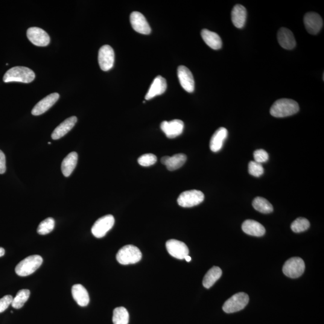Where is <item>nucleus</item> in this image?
Instances as JSON below:
<instances>
[{
    "label": "nucleus",
    "instance_id": "obj_20",
    "mask_svg": "<svg viewBox=\"0 0 324 324\" xmlns=\"http://www.w3.org/2000/svg\"><path fill=\"white\" fill-rule=\"evenodd\" d=\"M77 122V116H73L61 122L52 132L51 135L52 139L57 140L62 138L72 129Z\"/></svg>",
    "mask_w": 324,
    "mask_h": 324
},
{
    "label": "nucleus",
    "instance_id": "obj_5",
    "mask_svg": "<svg viewBox=\"0 0 324 324\" xmlns=\"http://www.w3.org/2000/svg\"><path fill=\"white\" fill-rule=\"evenodd\" d=\"M249 302V296L244 293H238L226 301L223 306V310L227 314L243 310Z\"/></svg>",
    "mask_w": 324,
    "mask_h": 324
},
{
    "label": "nucleus",
    "instance_id": "obj_2",
    "mask_svg": "<svg viewBox=\"0 0 324 324\" xmlns=\"http://www.w3.org/2000/svg\"><path fill=\"white\" fill-rule=\"evenodd\" d=\"M34 72L31 69L26 67H14L5 73L3 81L4 83L10 82H20L23 83H30L34 80Z\"/></svg>",
    "mask_w": 324,
    "mask_h": 324
},
{
    "label": "nucleus",
    "instance_id": "obj_30",
    "mask_svg": "<svg viewBox=\"0 0 324 324\" xmlns=\"http://www.w3.org/2000/svg\"><path fill=\"white\" fill-rule=\"evenodd\" d=\"M30 291L28 290H21L18 291L15 297L13 299L11 306L14 309H19L24 306L30 297Z\"/></svg>",
    "mask_w": 324,
    "mask_h": 324
},
{
    "label": "nucleus",
    "instance_id": "obj_18",
    "mask_svg": "<svg viewBox=\"0 0 324 324\" xmlns=\"http://www.w3.org/2000/svg\"><path fill=\"white\" fill-rule=\"evenodd\" d=\"M277 39L282 48L288 50L294 49L296 46V40L294 34L288 28H281L277 33Z\"/></svg>",
    "mask_w": 324,
    "mask_h": 324
},
{
    "label": "nucleus",
    "instance_id": "obj_37",
    "mask_svg": "<svg viewBox=\"0 0 324 324\" xmlns=\"http://www.w3.org/2000/svg\"><path fill=\"white\" fill-rule=\"evenodd\" d=\"M6 171V161H5V154L0 150V174L5 173Z\"/></svg>",
    "mask_w": 324,
    "mask_h": 324
},
{
    "label": "nucleus",
    "instance_id": "obj_15",
    "mask_svg": "<svg viewBox=\"0 0 324 324\" xmlns=\"http://www.w3.org/2000/svg\"><path fill=\"white\" fill-rule=\"evenodd\" d=\"M178 78L181 86L187 92L191 93L195 90V81L192 72L186 66H180L177 70Z\"/></svg>",
    "mask_w": 324,
    "mask_h": 324
},
{
    "label": "nucleus",
    "instance_id": "obj_26",
    "mask_svg": "<svg viewBox=\"0 0 324 324\" xmlns=\"http://www.w3.org/2000/svg\"><path fill=\"white\" fill-rule=\"evenodd\" d=\"M78 156L76 152H72L64 159L61 164V171L64 176L68 177L72 174L77 166Z\"/></svg>",
    "mask_w": 324,
    "mask_h": 324
},
{
    "label": "nucleus",
    "instance_id": "obj_9",
    "mask_svg": "<svg viewBox=\"0 0 324 324\" xmlns=\"http://www.w3.org/2000/svg\"><path fill=\"white\" fill-rule=\"evenodd\" d=\"M115 54L111 46H102L99 49L98 61L101 69L103 71H108L113 68L114 64Z\"/></svg>",
    "mask_w": 324,
    "mask_h": 324
},
{
    "label": "nucleus",
    "instance_id": "obj_33",
    "mask_svg": "<svg viewBox=\"0 0 324 324\" xmlns=\"http://www.w3.org/2000/svg\"><path fill=\"white\" fill-rule=\"evenodd\" d=\"M249 172L252 176L259 177L264 174V169L261 163L251 161L249 163Z\"/></svg>",
    "mask_w": 324,
    "mask_h": 324
},
{
    "label": "nucleus",
    "instance_id": "obj_36",
    "mask_svg": "<svg viewBox=\"0 0 324 324\" xmlns=\"http://www.w3.org/2000/svg\"><path fill=\"white\" fill-rule=\"evenodd\" d=\"M13 299L12 296L7 295V296H5L0 299V314L7 310L9 306L11 305Z\"/></svg>",
    "mask_w": 324,
    "mask_h": 324
},
{
    "label": "nucleus",
    "instance_id": "obj_32",
    "mask_svg": "<svg viewBox=\"0 0 324 324\" xmlns=\"http://www.w3.org/2000/svg\"><path fill=\"white\" fill-rule=\"evenodd\" d=\"M310 227V222L306 218L299 217L293 221L291 224V229L296 233H300L305 231Z\"/></svg>",
    "mask_w": 324,
    "mask_h": 324
},
{
    "label": "nucleus",
    "instance_id": "obj_11",
    "mask_svg": "<svg viewBox=\"0 0 324 324\" xmlns=\"http://www.w3.org/2000/svg\"><path fill=\"white\" fill-rule=\"evenodd\" d=\"M166 247L168 253L175 258L182 260L189 255L188 247L182 241L171 239L166 242Z\"/></svg>",
    "mask_w": 324,
    "mask_h": 324
},
{
    "label": "nucleus",
    "instance_id": "obj_24",
    "mask_svg": "<svg viewBox=\"0 0 324 324\" xmlns=\"http://www.w3.org/2000/svg\"><path fill=\"white\" fill-rule=\"evenodd\" d=\"M201 36L209 47L215 49V50H218L221 48L222 41H221L220 37L215 32L210 31L207 29H204L201 31Z\"/></svg>",
    "mask_w": 324,
    "mask_h": 324
},
{
    "label": "nucleus",
    "instance_id": "obj_19",
    "mask_svg": "<svg viewBox=\"0 0 324 324\" xmlns=\"http://www.w3.org/2000/svg\"><path fill=\"white\" fill-rule=\"evenodd\" d=\"M228 132L226 128L221 127L216 131L210 140V147L213 152H218L222 148L227 138Z\"/></svg>",
    "mask_w": 324,
    "mask_h": 324
},
{
    "label": "nucleus",
    "instance_id": "obj_21",
    "mask_svg": "<svg viewBox=\"0 0 324 324\" xmlns=\"http://www.w3.org/2000/svg\"><path fill=\"white\" fill-rule=\"evenodd\" d=\"M185 154L180 153L171 156H164L161 159V163L166 166L169 171H173L180 168L186 162Z\"/></svg>",
    "mask_w": 324,
    "mask_h": 324
},
{
    "label": "nucleus",
    "instance_id": "obj_16",
    "mask_svg": "<svg viewBox=\"0 0 324 324\" xmlns=\"http://www.w3.org/2000/svg\"><path fill=\"white\" fill-rule=\"evenodd\" d=\"M59 98L60 95L57 93H52V94L46 96L35 105L31 111L32 114L36 116L43 114V113L50 109Z\"/></svg>",
    "mask_w": 324,
    "mask_h": 324
},
{
    "label": "nucleus",
    "instance_id": "obj_23",
    "mask_svg": "<svg viewBox=\"0 0 324 324\" xmlns=\"http://www.w3.org/2000/svg\"><path fill=\"white\" fill-rule=\"evenodd\" d=\"M247 18V10L243 5L236 4L233 7L231 19L233 25L238 28L244 27Z\"/></svg>",
    "mask_w": 324,
    "mask_h": 324
},
{
    "label": "nucleus",
    "instance_id": "obj_17",
    "mask_svg": "<svg viewBox=\"0 0 324 324\" xmlns=\"http://www.w3.org/2000/svg\"><path fill=\"white\" fill-rule=\"evenodd\" d=\"M167 89V83L165 79L162 76H158L154 79L152 84H151L147 95L145 96V100H150V99L163 94Z\"/></svg>",
    "mask_w": 324,
    "mask_h": 324
},
{
    "label": "nucleus",
    "instance_id": "obj_28",
    "mask_svg": "<svg viewBox=\"0 0 324 324\" xmlns=\"http://www.w3.org/2000/svg\"><path fill=\"white\" fill-rule=\"evenodd\" d=\"M252 205L253 208L257 211L264 213V214H269L273 211V206L271 204L264 198L257 197L253 200Z\"/></svg>",
    "mask_w": 324,
    "mask_h": 324
},
{
    "label": "nucleus",
    "instance_id": "obj_39",
    "mask_svg": "<svg viewBox=\"0 0 324 324\" xmlns=\"http://www.w3.org/2000/svg\"><path fill=\"white\" fill-rule=\"evenodd\" d=\"M185 259L187 262H190V261H191V260H192L191 257L189 256V255L186 256L185 257Z\"/></svg>",
    "mask_w": 324,
    "mask_h": 324
},
{
    "label": "nucleus",
    "instance_id": "obj_34",
    "mask_svg": "<svg viewBox=\"0 0 324 324\" xmlns=\"http://www.w3.org/2000/svg\"><path fill=\"white\" fill-rule=\"evenodd\" d=\"M157 157L153 154H145L140 156L138 162L140 165L147 167L155 164L157 162Z\"/></svg>",
    "mask_w": 324,
    "mask_h": 324
},
{
    "label": "nucleus",
    "instance_id": "obj_1",
    "mask_svg": "<svg viewBox=\"0 0 324 324\" xmlns=\"http://www.w3.org/2000/svg\"><path fill=\"white\" fill-rule=\"evenodd\" d=\"M299 109L297 102L290 99H281L274 102L270 112L274 117L284 118L296 114Z\"/></svg>",
    "mask_w": 324,
    "mask_h": 324
},
{
    "label": "nucleus",
    "instance_id": "obj_29",
    "mask_svg": "<svg viewBox=\"0 0 324 324\" xmlns=\"http://www.w3.org/2000/svg\"><path fill=\"white\" fill-rule=\"evenodd\" d=\"M113 324H128L129 322V314L124 307H118L113 312Z\"/></svg>",
    "mask_w": 324,
    "mask_h": 324
},
{
    "label": "nucleus",
    "instance_id": "obj_13",
    "mask_svg": "<svg viewBox=\"0 0 324 324\" xmlns=\"http://www.w3.org/2000/svg\"><path fill=\"white\" fill-rule=\"evenodd\" d=\"M304 23L306 30L313 35L319 33L323 27L322 17L315 12L306 13L304 17Z\"/></svg>",
    "mask_w": 324,
    "mask_h": 324
},
{
    "label": "nucleus",
    "instance_id": "obj_22",
    "mask_svg": "<svg viewBox=\"0 0 324 324\" xmlns=\"http://www.w3.org/2000/svg\"><path fill=\"white\" fill-rule=\"evenodd\" d=\"M73 298L81 307H86L89 304L90 297L86 288L81 284H76L72 288Z\"/></svg>",
    "mask_w": 324,
    "mask_h": 324
},
{
    "label": "nucleus",
    "instance_id": "obj_35",
    "mask_svg": "<svg viewBox=\"0 0 324 324\" xmlns=\"http://www.w3.org/2000/svg\"><path fill=\"white\" fill-rule=\"evenodd\" d=\"M255 161L259 163H264L268 161L269 156L266 151L259 149L255 151L253 153Z\"/></svg>",
    "mask_w": 324,
    "mask_h": 324
},
{
    "label": "nucleus",
    "instance_id": "obj_10",
    "mask_svg": "<svg viewBox=\"0 0 324 324\" xmlns=\"http://www.w3.org/2000/svg\"><path fill=\"white\" fill-rule=\"evenodd\" d=\"M27 36L29 40L37 46H46L50 43V37L42 28L38 27L28 28Z\"/></svg>",
    "mask_w": 324,
    "mask_h": 324
},
{
    "label": "nucleus",
    "instance_id": "obj_8",
    "mask_svg": "<svg viewBox=\"0 0 324 324\" xmlns=\"http://www.w3.org/2000/svg\"><path fill=\"white\" fill-rule=\"evenodd\" d=\"M115 223V218L112 215H108L96 221L92 228V232L95 237L101 238L112 228Z\"/></svg>",
    "mask_w": 324,
    "mask_h": 324
},
{
    "label": "nucleus",
    "instance_id": "obj_12",
    "mask_svg": "<svg viewBox=\"0 0 324 324\" xmlns=\"http://www.w3.org/2000/svg\"><path fill=\"white\" fill-rule=\"evenodd\" d=\"M184 122L180 119H174L171 121H164L160 124V128L168 138H175L182 134Z\"/></svg>",
    "mask_w": 324,
    "mask_h": 324
},
{
    "label": "nucleus",
    "instance_id": "obj_6",
    "mask_svg": "<svg viewBox=\"0 0 324 324\" xmlns=\"http://www.w3.org/2000/svg\"><path fill=\"white\" fill-rule=\"evenodd\" d=\"M204 200L203 193L198 190H191L181 194L177 202L179 205L185 208L197 206L202 203Z\"/></svg>",
    "mask_w": 324,
    "mask_h": 324
},
{
    "label": "nucleus",
    "instance_id": "obj_4",
    "mask_svg": "<svg viewBox=\"0 0 324 324\" xmlns=\"http://www.w3.org/2000/svg\"><path fill=\"white\" fill-rule=\"evenodd\" d=\"M116 258L120 264H134L141 261L142 253L138 247L133 245H126L119 250Z\"/></svg>",
    "mask_w": 324,
    "mask_h": 324
},
{
    "label": "nucleus",
    "instance_id": "obj_40",
    "mask_svg": "<svg viewBox=\"0 0 324 324\" xmlns=\"http://www.w3.org/2000/svg\"><path fill=\"white\" fill-rule=\"evenodd\" d=\"M48 144H51V142H48Z\"/></svg>",
    "mask_w": 324,
    "mask_h": 324
},
{
    "label": "nucleus",
    "instance_id": "obj_27",
    "mask_svg": "<svg viewBox=\"0 0 324 324\" xmlns=\"http://www.w3.org/2000/svg\"><path fill=\"white\" fill-rule=\"evenodd\" d=\"M222 275V271L219 267H213L209 270L204 277L203 286L207 289H209L220 278Z\"/></svg>",
    "mask_w": 324,
    "mask_h": 324
},
{
    "label": "nucleus",
    "instance_id": "obj_25",
    "mask_svg": "<svg viewBox=\"0 0 324 324\" xmlns=\"http://www.w3.org/2000/svg\"><path fill=\"white\" fill-rule=\"evenodd\" d=\"M242 229L248 235L261 236L265 233V227L261 223L253 220H245L242 224Z\"/></svg>",
    "mask_w": 324,
    "mask_h": 324
},
{
    "label": "nucleus",
    "instance_id": "obj_7",
    "mask_svg": "<svg viewBox=\"0 0 324 324\" xmlns=\"http://www.w3.org/2000/svg\"><path fill=\"white\" fill-rule=\"evenodd\" d=\"M305 264L302 258L295 257L285 262L283 267V272L290 278L296 279L300 277L305 272Z\"/></svg>",
    "mask_w": 324,
    "mask_h": 324
},
{
    "label": "nucleus",
    "instance_id": "obj_14",
    "mask_svg": "<svg viewBox=\"0 0 324 324\" xmlns=\"http://www.w3.org/2000/svg\"><path fill=\"white\" fill-rule=\"evenodd\" d=\"M130 20L134 30L142 34H149L151 30L145 16L139 11H133L130 14Z\"/></svg>",
    "mask_w": 324,
    "mask_h": 324
},
{
    "label": "nucleus",
    "instance_id": "obj_3",
    "mask_svg": "<svg viewBox=\"0 0 324 324\" xmlns=\"http://www.w3.org/2000/svg\"><path fill=\"white\" fill-rule=\"evenodd\" d=\"M42 262L43 259L40 255L28 256L16 265L15 272L17 275L21 277L31 275L42 265Z\"/></svg>",
    "mask_w": 324,
    "mask_h": 324
},
{
    "label": "nucleus",
    "instance_id": "obj_31",
    "mask_svg": "<svg viewBox=\"0 0 324 324\" xmlns=\"http://www.w3.org/2000/svg\"><path fill=\"white\" fill-rule=\"evenodd\" d=\"M55 227V220L53 218L49 217L43 220L39 224L37 228V233L40 235H46L54 230Z\"/></svg>",
    "mask_w": 324,
    "mask_h": 324
},
{
    "label": "nucleus",
    "instance_id": "obj_38",
    "mask_svg": "<svg viewBox=\"0 0 324 324\" xmlns=\"http://www.w3.org/2000/svg\"><path fill=\"white\" fill-rule=\"evenodd\" d=\"M5 254V250L3 248L0 247V257L3 256Z\"/></svg>",
    "mask_w": 324,
    "mask_h": 324
}]
</instances>
